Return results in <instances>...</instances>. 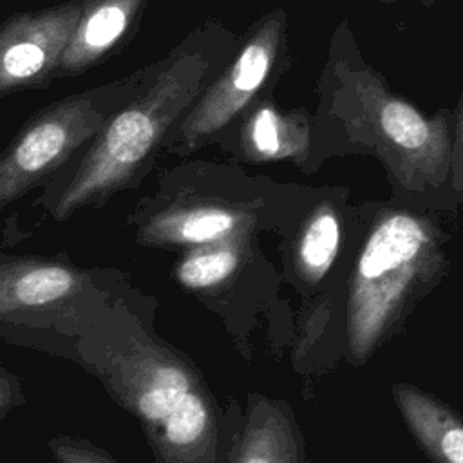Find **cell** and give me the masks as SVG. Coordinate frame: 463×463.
I'll return each instance as SVG.
<instances>
[{
	"instance_id": "obj_6",
	"label": "cell",
	"mask_w": 463,
	"mask_h": 463,
	"mask_svg": "<svg viewBox=\"0 0 463 463\" xmlns=\"http://www.w3.org/2000/svg\"><path fill=\"white\" fill-rule=\"evenodd\" d=\"M280 31L282 22L279 18H269L257 29L233 65L199 94L168 136L163 150L188 154L215 137L242 110L260 89L273 65L280 43Z\"/></svg>"
},
{
	"instance_id": "obj_7",
	"label": "cell",
	"mask_w": 463,
	"mask_h": 463,
	"mask_svg": "<svg viewBox=\"0 0 463 463\" xmlns=\"http://www.w3.org/2000/svg\"><path fill=\"white\" fill-rule=\"evenodd\" d=\"M83 0L18 11L0 24V98L45 89L76 27Z\"/></svg>"
},
{
	"instance_id": "obj_12",
	"label": "cell",
	"mask_w": 463,
	"mask_h": 463,
	"mask_svg": "<svg viewBox=\"0 0 463 463\" xmlns=\"http://www.w3.org/2000/svg\"><path fill=\"white\" fill-rule=\"evenodd\" d=\"M396 407L432 463H463V420L443 402L416 385H392Z\"/></svg>"
},
{
	"instance_id": "obj_15",
	"label": "cell",
	"mask_w": 463,
	"mask_h": 463,
	"mask_svg": "<svg viewBox=\"0 0 463 463\" xmlns=\"http://www.w3.org/2000/svg\"><path fill=\"white\" fill-rule=\"evenodd\" d=\"M340 248V221L331 206L318 208L306 224L298 246V273L309 284L324 279L333 266Z\"/></svg>"
},
{
	"instance_id": "obj_8",
	"label": "cell",
	"mask_w": 463,
	"mask_h": 463,
	"mask_svg": "<svg viewBox=\"0 0 463 463\" xmlns=\"http://www.w3.org/2000/svg\"><path fill=\"white\" fill-rule=\"evenodd\" d=\"M127 224L141 246L195 248L235 239L242 219L230 208L195 197L172 175L137 203Z\"/></svg>"
},
{
	"instance_id": "obj_2",
	"label": "cell",
	"mask_w": 463,
	"mask_h": 463,
	"mask_svg": "<svg viewBox=\"0 0 463 463\" xmlns=\"http://www.w3.org/2000/svg\"><path fill=\"white\" fill-rule=\"evenodd\" d=\"M213 60L201 34L146 67L136 96L118 109L63 168L38 190L33 206L61 222L83 208H103L141 184L168 136L204 89Z\"/></svg>"
},
{
	"instance_id": "obj_5",
	"label": "cell",
	"mask_w": 463,
	"mask_h": 463,
	"mask_svg": "<svg viewBox=\"0 0 463 463\" xmlns=\"http://www.w3.org/2000/svg\"><path fill=\"white\" fill-rule=\"evenodd\" d=\"M145 80L146 67L69 94L33 114L0 152V212L40 188L80 154Z\"/></svg>"
},
{
	"instance_id": "obj_3",
	"label": "cell",
	"mask_w": 463,
	"mask_h": 463,
	"mask_svg": "<svg viewBox=\"0 0 463 463\" xmlns=\"http://www.w3.org/2000/svg\"><path fill=\"white\" fill-rule=\"evenodd\" d=\"M112 266H80L65 253L0 251V340L71 362L76 327L132 288Z\"/></svg>"
},
{
	"instance_id": "obj_9",
	"label": "cell",
	"mask_w": 463,
	"mask_h": 463,
	"mask_svg": "<svg viewBox=\"0 0 463 463\" xmlns=\"http://www.w3.org/2000/svg\"><path fill=\"white\" fill-rule=\"evenodd\" d=\"M146 0H83L54 80L80 76L103 63L132 40Z\"/></svg>"
},
{
	"instance_id": "obj_14",
	"label": "cell",
	"mask_w": 463,
	"mask_h": 463,
	"mask_svg": "<svg viewBox=\"0 0 463 463\" xmlns=\"http://www.w3.org/2000/svg\"><path fill=\"white\" fill-rule=\"evenodd\" d=\"M246 146L262 159L297 157L306 154V132L293 119L282 118L273 107L257 109L246 125Z\"/></svg>"
},
{
	"instance_id": "obj_18",
	"label": "cell",
	"mask_w": 463,
	"mask_h": 463,
	"mask_svg": "<svg viewBox=\"0 0 463 463\" xmlns=\"http://www.w3.org/2000/svg\"><path fill=\"white\" fill-rule=\"evenodd\" d=\"M458 152H461V156H463V114H461V123H459V146H458Z\"/></svg>"
},
{
	"instance_id": "obj_16",
	"label": "cell",
	"mask_w": 463,
	"mask_h": 463,
	"mask_svg": "<svg viewBox=\"0 0 463 463\" xmlns=\"http://www.w3.org/2000/svg\"><path fill=\"white\" fill-rule=\"evenodd\" d=\"M47 447L56 463H118L103 447L72 434L52 436Z\"/></svg>"
},
{
	"instance_id": "obj_10",
	"label": "cell",
	"mask_w": 463,
	"mask_h": 463,
	"mask_svg": "<svg viewBox=\"0 0 463 463\" xmlns=\"http://www.w3.org/2000/svg\"><path fill=\"white\" fill-rule=\"evenodd\" d=\"M371 96V114L376 134L385 148L400 156L402 166L436 175L447 161L445 127L425 119L412 105L385 92Z\"/></svg>"
},
{
	"instance_id": "obj_17",
	"label": "cell",
	"mask_w": 463,
	"mask_h": 463,
	"mask_svg": "<svg viewBox=\"0 0 463 463\" xmlns=\"http://www.w3.org/2000/svg\"><path fill=\"white\" fill-rule=\"evenodd\" d=\"M25 405V392L16 373L5 367L0 360V421H4L14 409Z\"/></svg>"
},
{
	"instance_id": "obj_11",
	"label": "cell",
	"mask_w": 463,
	"mask_h": 463,
	"mask_svg": "<svg viewBox=\"0 0 463 463\" xmlns=\"http://www.w3.org/2000/svg\"><path fill=\"white\" fill-rule=\"evenodd\" d=\"M224 463H306L297 420L286 402L248 394L246 416Z\"/></svg>"
},
{
	"instance_id": "obj_1",
	"label": "cell",
	"mask_w": 463,
	"mask_h": 463,
	"mask_svg": "<svg viewBox=\"0 0 463 463\" xmlns=\"http://www.w3.org/2000/svg\"><path fill=\"white\" fill-rule=\"evenodd\" d=\"M154 317L156 298L132 286L81 318L71 364L139 421L156 463H224L217 402L195 364L156 333Z\"/></svg>"
},
{
	"instance_id": "obj_13",
	"label": "cell",
	"mask_w": 463,
	"mask_h": 463,
	"mask_svg": "<svg viewBox=\"0 0 463 463\" xmlns=\"http://www.w3.org/2000/svg\"><path fill=\"white\" fill-rule=\"evenodd\" d=\"M241 262V248L233 239L190 248L175 264L174 277L188 291L206 293L232 277Z\"/></svg>"
},
{
	"instance_id": "obj_4",
	"label": "cell",
	"mask_w": 463,
	"mask_h": 463,
	"mask_svg": "<svg viewBox=\"0 0 463 463\" xmlns=\"http://www.w3.org/2000/svg\"><path fill=\"white\" fill-rule=\"evenodd\" d=\"M441 251L423 221L385 215L367 235L347 298V351L364 364L434 282Z\"/></svg>"
}]
</instances>
